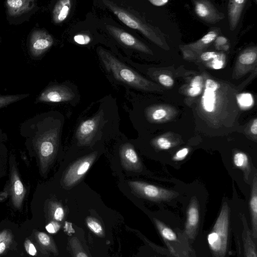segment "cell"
Listing matches in <instances>:
<instances>
[{"mask_svg": "<svg viewBox=\"0 0 257 257\" xmlns=\"http://www.w3.org/2000/svg\"><path fill=\"white\" fill-rule=\"evenodd\" d=\"M202 93L197 97V108L205 117H217L236 114L238 89L229 81L213 78L204 73Z\"/></svg>", "mask_w": 257, "mask_h": 257, "instance_id": "6da1fadb", "label": "cell"}, {"mask_svg": "<svg viewBox=\"0 0 257 257\" xmlns=\"http://www.w3.org/2000/svg\"><path fill=\"white\" fill-rule=\"evenodd\" d=\"M97 53L106 69L117 80L145 91L155 93L164 91L162 86L147 79L108 51L99 48Z\"/></svg>", "mask_w": 257, "mask_h": 257, "instance_id": "7a4b0ae2", "label": "cell"}, {"mask_svg": "<svg viewBox=\"0 0 257 257\" xmlns=\"http://www.w3.org/2000/svg\"><path fill=\"white\" fill-rule=\"evenodd\" d=\"M103 3L117 18L127 27L141 32L160 48L170 49L165 34L161 30L148 23L141 16L132 10L122 7L112 1L103 0Z\"/></svg>", "mask_w": 257, "mask_h": 257, "instance_id": "3957f363", "label": "cell"}, {"mask_svg": "<svg viewBox=\"0 0 257 257\" xmlns=\"http://www.w3.org/2000/svg\"><path fill=\"white\" fill-rule=\"evenodd\" d=\"M230 208L224 201L212 228L205 237L209 257H229L230 250Z\"/></svg>", "mask_w": 257, "mask_h": 257, "instance_id": "277c9868", "label": "cell"}, {"mask_svg": "<svg viewBox=\"0 0 257 257\" xmlns=\"http://www.w3.org/2000/svg\"><path fill=\"white\" fill-rule=\"evenodd\" d=\"M230 230L235 243L236 257H257V242L253 238L245 213L230 214Z\"/></svg>", "mask_w": 257, "mask_h": 257, "instance_id": "5b68a950", "label": "cell"}, {"mask_svg": "<svg viewBox=\"0 0 257 257\" xmlns=\"http://www.w3.org/2000/svg\"><path fill=\"white\" fill-rule=\"evenodd\" d=\"M154 223L167 248H163V255L168 257H196L193 248L182 236L180 229H173L166 223L154 218Z\"/></svg>", "mask_w": 257, "mask_h": 257, "instance_id": "8992f818", "label": "cell"}, {"mask_svg": "<svg viewBox=\"0 0 257 257\" xmlns=\"http://www.w3.org/2000/svg\"><path fill=\"white\" fill-rule=\"evenodd\" d=\"M202 221L199 202L196 197H193L186 210L184 228L180 229L182 236L191 247L198 235L201 233Z\"/></svg>", "mask_w": 257, "mask_h": 257, "instance_id": "52a82bcc", "label": "cell"}, {"mask_svg": "<svg viewBox=\"0 0 257 257\" xmlns=\"http://www.w3.org/2000/svg\"><path fill=\"white\" fill-rule=\"evenodd\" d=\"M36 142L42 170L46 171L56 154L58 143V131L52 129L39 136Z\"/></svg>", "mask_w": 257, "mask_h": 257, "instance_id": "ba28073f", "label": "cell"}, {"mask_svg": "<svg viewBox=\"0 0 257 257\" xmlns=\"http://www.w3.org/2000/svg\"><path fill=\"white\" fill-rule=\"evenodd\" d=\"M128 184L134 193L153 201H170L179 195L175 191L143 181H130L128 182Z\"/></svg>", "mask_w": 257, "mask_h": 257, "instance_id": "9c48e42d", "label": "cell"}, {"mask_svg": "<svg viewBox=\"0 0 257 257\" xmlns=\"http://www.w3.org/2000/svg\"><path fill=\"white\" fill-rule=\"evenodd\" d=\"M220 30L217 28L210 30L199 40L186 44L179 46L183 58L187 61H195L200 54L206 51L207 49L213 43Z\"/></svg>", "mask_w": 257, "mask_h": 257, "instance_id": "30bf717a", "label": "cell"}, {"mask_svg": "<svg viewBox=\"0 0 257 257\" xmlns=\"http://www.w3.org/2000/svg\"><path fill=\"white\" fill-rule=\"evenodd\" d=\"M97 155V152H93L71 165L63 178V186L70 187L78 183L90 168Z\"/></svg>", "mask_w": 257, "mask_h": 257, "instance_id": "8fae6325", "label": "cell"}, {"mask_svg": "<svg viewBox=\"0 0 257 257\" xmlns=\"http://www.w3.org/2000/svg\"><path fill=\"white\" fill-rule=\"evenodd\" d=\"M7 19L12 23H21L36 11L34 0H8L5 2Z\"/></svg>", "mask_w": 257, "mask_h": 257, "instance_id": "7c38bea8", "label": "cell"}, {"mask_svg": "<svg viewBox=\"0 0 257 257\" xmlns=\"http://www.w3.org/2000/svg\"><path fill=\"white\" fill-rule=\"evenodd\" d=\"M52 36L42 29L33 30L28 39V49L32 57L42 56L53 45Z\"/></svg>", "mask_w": 257, "mask_h": 257, "instance_id": "4fadbf2b", "label": "cell"}, {"mask_svg": "<svg viewBox=\"0 0 257 257\" xmlns=\"http://www.w3.org/2000/svg\"><path fill=\"white\" fill-rule=\"evenodd\" d=\"M257 48L256 46L246 48L238 55L232 74V78L238 79L253 69H256Z\"/></svg>", "mask_w": 257, "mask_h": 257, "instance_id": "5bb4252c", "label": "cell"}, {"mask_svg": "<svg viewBox=\"0 0 257 257\" xmlns=\"http://www.w3.org/2000/svg\"><path fill=\"white\" fill-rule=\"evenodd\" d=\"M74 97V93L69 87L63 85H53L44 89L36 99V102H65L71 100Z\"/></svg>", "mask_w": 257, "mask_h": 257, "instance_id": "9a60e30c", "label": "cell"}, {"mask_svg": "<svg viewBox=\"0 0 257 257\" xmlns=\"http://www.w3.org/2000/svg\"><path fill=\"white\" fill-rule=\"evenodd\" d=\"M106 28L116 40L124 46L141 52L153 55L152 50L147 45L127 32L111 25H107Z\"/></svg>", "mask_w": 257, "mask_h": 257, "instance_id": "2e32d148", "label": "cell"}, {"mask_svg": "<svg viewBox=\"0 0 257 257\" xmlns=\"http://www.w3.org/2000/svg\"><path fill=\"white\" fill-rule=\"evenodd\" d=\"M196 15L202 21L209 24H215L224 18V14L209 1H193Z\"/></svg>", "mask_w": 257, "mask_h": 257, "instance_id": "e0dca14e", "label": "cell"}, {"mask_svg": "<svg viewBox=\"0 0 257 257\" xmlns=\"http://www.w3.org/2000/svg\"><path fill=\"white\" fill-rule=\"evenodd\" d=\"M177 109L168 104H156L146 109V116L151 123H162L172 120L177 114Z\"/></svg>", "mask_w": 257, "mask_h": 257, "instance_id": "ac0fdd59", "label": "cell"}, {"mask_svg": "<svg viewBox=\"0 0 257 257\" xmlns=\"http://www.w3.org/2000/svg\"><path fill=\"white\" fill-rule=\"evenodd\" d=\"M101 115L100 112L92 118L83 121L79 125L76 137L80 145H87L91 142L98 127Z\"/></svg>", "mask_w": 257, "mask_h": 257, "instance_id": "d6986e66", "label": "cell"}, {"mask_svg": "<svg viewBox=\"0 0 257 257\" xmlns=\"http://www.w3.org/2000/svg\"><path fill=\"white\" fill-rule=\"evenodd\" d=\"M119 156L121 165L125 170L135 172L142 171L141 161L132 144L122 145L119 149Z\"/></svg>", "mask_w": 257, "mask_h": 257, "instance_id": "ffe728a7", "label": "cell"}, {"mask_svg": "<svg viewBox=\"0 0 257 257\" xmlns=\"http://www.w3.org/2000/svg\"><path fill=\"white\" fill-rule=\"evenodd\" d=\"M250 230L257 242V178L254 177L248 203Z\"/></svg>", "mask_w": 257, "mask_h": 257, "instance_id": "44dd1931", "label": "cell"}, {"mask_svg": "<svg viewBox=\"0 0 257 257\" xmlns=\"http://www.w3.org/2000/svg\"><path fill=\"white\" fill-rule=\"evenodd\" d=\"M204 73L194 76L189 82L180 88L181 93L187 97L196 98L202 93L204 86Z\"/></svg>", "mask_w": 257, "mask_h": 257, "instance_id": "7402d4cb", "label": "cell"}, {"mask_svg": "<svg viewBox=\"0 0 257 257\" xmlns=\"http://www.w3.org/2000/svg\"><path fill=\"white\" fill-rule=\"evenodd\" d=\"M246 3V0H230L228 2V17L231 31L236 28Z\"/></svg>", "mask_w": 257, "mask_h": 257, "instance_id": "603a6c76", "label": "cell"}, {"mask_svg": "<svg viewBox=\"0 0 257 257\" xmlns=\"http://www.w3.org/2000/svg\"><path fill=\"white\" fill-rule=\"evenodd\" d=\"M11 189L13 202L16 207H20L25 197L26 191L15 169L12 171Z\"/></svg>", "mask_w": 257, "mask_h": 257, "instance_id": "cb8c5ba5", "label": "cell"}, {"mask_svg": "<svg viewBox=\"0 0 257 257\" xmlns=\"http://www.w3.org/2000/svg\"><path fill=\"white\" fill-rule=\"evenodd\" d=\"M181 139L176 134L168 132L153 139L151 144L157 150H168L179 145Z\"/></svg>", "mask_w": 257, "mask_h": 257, "instance_id": "d4e9b609", "label": "cell"}, {"mask_svg": "<svg viewBox=\"0 0 257 257\" xmlns=\"http://www.w3.org/2000/svg\"><path fill=\"white\" fill-rule=\"evenodd\" d=\"M71 7V1L70 0H60L58 1L52 11V20L56 24H59L64 21L69 14Z\"/></svg>", "mask_w": 257, "mask_h": 257, "instance_id": "484cf974", "label": "cell"}, {"mask_svg": "<svg viewBox=\"0 0 257 257\" xmlns=\"http://www.w3.org/2000/svg\"><path fill=\"white\" fill-rule=\"evenodd\" d=\"M236 97L238 106L241 109H247L253 105V97L250 93H238Z\"/></svg>", "mask_w": 257, "mask_h": 257, "instance_id": "4316f807", "label": "cell"}, {"mask_svg": "<svg viewBox=\"0 0 257 257\" xmlns=\"http://www.w3.org/2000/svg\"><path fill=\"white\" fill-rule=\"evenodd\" d=\"M234 165L243 171L249 170V159L247 155L241 152L234 154L233 158Z\"/></svg>", "mask_w": 257, "mask_h": 257, "instance_id": "83f0119b", "label": "cell"}, {"mask_svg": "<svg viewBox=\"0 0 257 257\" xmlns=\"http://www.w3.org/2000/svg\"><path fill=\"white\" fill-rule=\"evenodd\" d=\"M152 77L157 80L161 86L166 88H171L174 85L173 77L166 73L159 72L157 75L152 74Z\"/></svg>", "mask_w": 257, "mask_h": 257, "instance_id": "f1b7e54d", "label": "cell"}, {"mask_svg": "<svg viewBox=\"0 0 257 257\" xmlns=\"http://www.w3.org/2000/svg\"><path fill=\"white\" fill-rule=\"evenodd\" d=\"M29 94L0 95V108L27 97Z\"/></svg>", "mask_w": 257, "mask_h": 257, "instance_id": "f546056e", "label": "cell"}, {"mask_svg": "<svg viewBox=\"0 0 257 257\" xmlns=\"http://www.w3.org/2000/svg\"><path fill=\"white\" fill-rule=\"evenodd\" d=\"M220 52L217 51H205L199 55L195 61L202 63L205 66L216 58Z\"/></svg>", "mask_w": 257, "mask_h": 257, "instance_id": "4dcf8cb0", "label": "cell"}, {"mask_svg": "<svg viewBox=\"0 0 257 257\" xmlns=\"http://www.w3.org/2000/svg\"><path fill=\"white\" fill-rule=\"evenodd\" d=\"M214 43L216 49L226 51L229 49L228 40L224 36L219 35L215 39Z\"/></svg>", "mask_w": 257, "mask_h": 257, "instance_id": "1f68e13d", "label": "cell"}, {"mask_svg": "<svg viewBox=\"0 0 257 257\" xmlns=\"http://www.w3.org/2000/svg\"><path fill=\"white\" fill-rule=\"evenodd\" d=\"M190 149L188 147H184L179 150L173 156L174 161H180L184 160L188 156Z\"/></svg>", "mask_w": 257, "mask_h": 257, "instance_id": "d6a6232c", "label": "cell"}, {"mask_svg": "<svg viewBox=\"0 0 257 257\" xmlns=\"http://www.w3.org/2000/svg\"><path fill=\"white\" fill-rule=\"evenodd\" d=\"M73 40L79 45H85L88 44L90 42L91 38L88 35L79 34L75 35L73 37Z\"/></svg>", "mask_w": 257, "mask_h": 257, "instance_id": "836d02e7", "label": "cell"}, {"mask_svg": "<svg viewBox=\"0 0 257 257\" xmlns=\"http://www.w3.org/2000/svg\"><path fill=\"white\" fill-rule=\"evenodd\" d=\"M88 227L95 233L101 234L102 231V227L101 225L95 220L89 218L87 220Z\"/></svg>", "mask_w": 257, "mask_h": 257, "instance_id": "e575fe53", "label": "cell"}, {"mask_svg": "<svg viewBox=\"0 0 257 257\" xmlns=\"http://www.w3.org/2000/svg\"><path fill=\"white\" fill-rule=\"evenodd\" d=\"M64 211L60 206H57L54 211V218L56 220L61 221L63 219Z\"/></svg>", "mask_w": 257, "mask_h": 257, "instance_id": "d590c367", "label": "cell"}, {"mask_svg": "<svg viewBox=\"0 0 257 257\" xmlns=\"http://www.w3.org/2000/svg\"><path fill=\"white\" fill-rule=\"evenodd\" d=\"M60 225L56 222L52 221L46 226L47 231L50 233H56L60 228Z\"/></svg>", "mask_w": 257, "mask_h": 257, "instance_id": "8d00e7d4", "label": "cell"}, {"mask_svg": "<svg viewBox=\"0 0 257 257\" xmlns=\"http://www.w3.org/2000/svg\"><path fill=\"white\" fill-rule=\"evenodd\" d=\"M38 237L40 243L45 246H48L50 243V238L49 236L44 232H40L38 234Z\"/></svg>", "mask_w": 257, "mask_h": 257, "instance_id": "74e56055", "label": "cell"}, {"mask_svg": "<svg viewBox=\"0 0 257 257\" xmlns=\"http://www.w3.org/2000/svg\"><path fill=\"white\" fill-rule=\"evenodd\" d=\"M25 246L27 252L31 255H35L37 253V250L33 243L29 240L26 241Z\"/></svg>", "mask_w": 257, "mask_h": 257, "instance_id": "f35d334b", "label": "cell"}, {"mask_svg": "<svg viewBox=\"0 0 257 257\" xmlns=\"http://www.w3.org/2000/svg\"><path fill=\"white\" fill-rule=\"evenodd\" d=\"M249 131L250 135L254 136L256 138L257 135V118H254L250 123L249 126Z\"/></svg>", "mask_w": 257, "mask_h": 257, "instance_id": "ab89813d", "label": "cell"}, {"mask_svg": "<svg viewBox=\"0 0 257 257\" xmlns=\"http://www.w3.org/2000/svg\"><path fill=\"white\" fill-rule=\"evenodd\" d=\"M148 1L152 5L156 7H162L169 3L168 0H149Z\"/></svg>", "mask_w": 257, "mask_h": 257, "instance_id": "60d3db41", "label": "cell"}, {"mask_svg": "<svg viewBox=\"0 0 257 257\" xmlns=\"http://www.w3.org/2000/svg\"><path fill=\"white\" fill-rule=\"evenodd\" d=\"M65 230L68 233H72L74 232V230L72 227L71 223L69 222H65Z\"/></svg>", "mask_w": 257, "mask_h": 257, "instance_id": "b9f144b4", "label": "cell"}, {"mask_svg": "<svg viewBox=\"0 0 257 257\" xmlns=\"http://www.w3.org/2000/svg\"><path fill=\"white\" fill-rule=\"evenodd\" d=\"M9 240V239H8ZM6 241L4 242V241L1 242L0 243V254L2 253L5 250L6 248V243L8 242V241L5 240Z\"/></svg>", "mask_w": 257, "mask_h": 257, "instance_id": "7bdbcfd3", "label": "cell"}, {"mask_svg": "<svg viewBox=\"0 0 257 257\" xmlns=\"http://www.w3.org/2000/svg\"><path fill=\"white\" fill-rule=\"evenodd\" d=\"M6 232L1 233L0 234V243L3 241L8 240L10 237L7 235Z\"/></svg>", "mask_w": 257, "mask_h": 257, "instance_id": "ee69618b", "label": "cell"}, {"mask_svg": "<svg viewBox=\"0 0 257 257\" xmlns=\"http://www.w3.org/2000/svg\"><path fill=\"white\" fill-rule=\"evenodd\" d=\"M76 257H88L85 253L82 252H79Z\"/></svg>", "mask_w": 257, "mask_h": 257, "instance_id": "f6af8a7d", "label": "cell"}, {"mask_svg": "<svg viewBox=\"0 0 257 257\" xmlns=\"http://www.w3.org/2000/svg\"><path fill=\"white\" fill-rule=\"evenodd\" d=\"M1 38L0 37V45H1Z\"/></svg>", "mask_w": 257, "mask_h": 257, "instance_id": "bcb514c9", "label": "cell"}, {"mask_svg": "<svg viewBox=\"0 0 257 257\" xmlns=\"http://www.w3.org/2000/svg\"><path fill=\"white\" fill-rule=\"evenodd\" d=\"M161 257H168V256H161Z\"/></svg>", "mask_w": 257, "mask_h": 257, "instance_id": "7dc6e473", "label": "cell"}]
</instances>
